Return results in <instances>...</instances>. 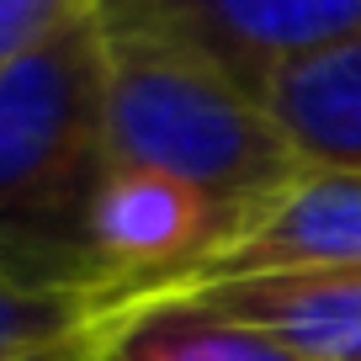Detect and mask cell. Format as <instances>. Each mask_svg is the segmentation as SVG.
Returning a JSON list of instances; mask_svg holds the SVG:
<instances>
[{
    "label": "cell",
    "mask_w": 361,
    "mask_h": 361,
    "mask_svg": "<svg viewBox=\"0 0 361 361\" xmlns=\"http://www.w3.org/2000/svg\"><path fill=\"white\" fill-rule=\"evenodd\" d=\"M106 149L102 11L0 69V271L32 287H112L85 245ZM128 293V287H117Z\"/></svg>",
    "instance_id": "6da1fadb"
},
{
    "label": "cell",
    "mask_w": 361,
    "mask_h": 361,
    "mask_svg": "<svg viewBox=\"0 0 361 361\" xmlns=\"http://www.w3.org/2000/svg\"><path fill=\"white\" fill-rule=\"evenodd\" d=\"M106 32V27H102ZM106 149L112 165L176 176L250 218L308 176L271 106L213 64L106 32Z\"/></svg>",
    "instance_id": "7a4b0ae2"
},
{
    "label": "cell",
    "mask_w": 361,
    "mask_h": 361,
    "mask_svg": "<svg viewBox=\"0 0 361 361\" xmlns=\"http://www.w3.org/2000/svg\"><path fill=\"white\" fill-rule=\"evenodd\" d=\"M102 27L213 64L260 96L287 64L361 32V0H102Z\"/></svg>",
    "instance_id": "3957f363"
},
{
    "label": "cell",
    "mask_w": 361,
    "mask_h": 361,
    "mask_svg": "<svg viewBox=\"0 0 361 361\" xmlns=\"http://www.w3.org/2000/svg\"><path fill=\"white\" fill-rule=\"evenodd\" d=\"M308 271H361V176L356 170H308L271 197L218 255L176 287H224L255 276H308Z\"/></svg>",
    "instance_id": "277c9868"
},
{
    "label": "cell",
    "mask_w": 361,
    "mask_h": 361,
    "mask_svg": "<svg viewBox=\"0 0 361 361\" xmlns=\"http://www.w3.org/2000/svg\"><path fill=\"white\" fill-rule=\"evenodd\" d=\"M192 298L276 335L303 361H361V271L255 276V282L197 287Z\"/></svg>",
    "instance_id": "5b68a950"
},
{
    "label": "cell",
    "mask_w": 361,
    "mask_h": 361,
    "mask_svg": "<svg viewBox=\"0 0 361 361\" xmlns=\"http://www.w3.org/2000/svg\"><path fill=\"white\" fill-rule=\"evenodd\" d=\"M287 144L308 170H356L361 176V32L287 64L260 90Z\"/></svg>",
    "instance_id": "8992f818"
},
{
    "label": "cell",
    "mask_w": 361,
    "mask_h": 361,
    "mask_svg": "<svg viewBox=\"0 0 361 361\" xmlns=\"http://www.w3.org/2000/svg\"><path fill=\"white\" fill-rule=\"evenodd\" d=\"M96 361H303L276 335L218 314L192 293L133 303L96 345Z\"/></svg>",
    "instance_id": "52a82bcc"
},
{
    "label": "cell",
    "mask_w": 361,
    "mask_h": 361,
    "mask_svg": "<svg viewBox=\"0 0 361 361\" xmlns=\"http://www.w3.org/2000/svg\"><path fill=\"white\" fill-rule=\"evenodd\" d=\"M144 298L117 287H32L0 271V361H32L102 335Z\"/></svg>",
    "instance_id": "ba28073f"
},
{
    "label": "cell",
    "mask_w": 361,
    "mask_h": 361,
    "mask_svg": "<svg viewBox=\"0 0 361 361\" xmlns=\"http://www.w3.org/2000/svg\"><path fill=\"white\" fill-rule=\"evenodd\" d=\"M96 11L102 0H0V69L22 64L27 54L48 48Z\"/></svg>",
    "instance_id": "9c48e42d"
},
{
    "label": "cell",
    "mask_w": 361,
    "mask_h": 361,
    "mask_svg": "<svg viewBox=\"0 0 361 361\" xmlns=\"http://www.w3.org/2000/svg\"><path fill=\"white\" fill-rule=\"evenodd\" d=\"M112 329V324H106ZM102 329V335H106ZM102 335H90V340H75V345H59V350H48V356H32V361H96V345H102Z\"/></svg>",
    "instance_id": "30bf717a"
}]
</instances>
